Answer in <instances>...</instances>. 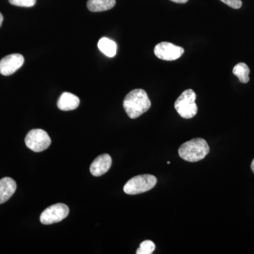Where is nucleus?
<instances>
[{
  "label": "nucleus",
  "instance_id": "aec40b11",
  "mask_svg": "<svg viewBox=\"0 0 254 254\" xmlns=\"http://www.w3.org/2000/svg\"><path fill=\"white\" fill-rule=\"evenodd\" d=\"M251 168H252V171H253V173H254V159L253 160V161H252V165H251Z\"/></svg>",
  "mask_w": 254,
  "mask_h": 254
},
{
  "label": "nucleus",
  "instance_id": "dca6fc26",
  "mask_svg": "<svg viewBox=\"0 0 254 254\" xmlns=\"http://www.w3.org/2000/svg\"><path fill=\"white\" fill-rule=\"evenodd\" d=\"M10 4L23 7H31L36 3V0H9Z\"/></svg>",
  "mask_w": 254,
  "mask_h": 254
},
{
  "label": "nucleus",
  "instance_id": "7ed1b4c3",
  "mask_svg": "<svg viewBox=\"0 0 254 254\" xmlns=\"http://www.w3.org/2000/svg\"><path fill=\"white\" fill-rule=\"evenodd\" d=\"M195 99L196 94L192 89L186 90L177 98L175 103V108L182 118L188 120L195 116L198 112Z\"/></svg>",
  "mask_w": 254,
  "mask_h": 254
},
{
  "label": "nucleus",
  "instance_id": "9d476101",
  "mask_svg": "<svg viewBox=\"0 0 254 254\" xmlns=\"http://www.w3.org/2000/svg\"><path fill=\"white\" fill-rule=\"evenodd\" d=\"M16 190V183L10 177L0 180V204L5 203L14 195Z\"/></svg>",
  "mask_w": 254,
  "mask_h": 254
},
{
  "label": "nucleus",
  "instance_id": "6e6552de",
  "mask_svg": "<svg viewBox=\"0 0 254 254\" xmlns=\"http://www.w3.org/2000/svg\"><path fill=\"white\" fill-rule=\"evenodd\" d=\"M24 58L20 54H11L2 58L0 61V73L4 76H9L16 72L22 66Z\"/></svg>",
  "mask_w": 254,
  "mask_h": 254
},
{
  "label": "nucleus",
  "instance_id": "a211bd4d",
  "mask_svg": "<svg viewBox=\"0 0 254 254\" xmlns=\"http://www.w3.org/2000/svg\"><path fill=\"white\" fill-rule=\"evenodd\" d=\"M173 2L177 3V4H185L189 0H170Z\"/></svg>",
  "mask_w": 254,
  "mask_h": 254
},
{
  "label": "nucleus",
  "instance_id": "39448f33",
  "mask_svg": "<svg viewBox=\"0 0 254 254\" xmlns=\"http://www.w3.org/2000/svg\"><path fill=\"white\" fill-rule=\"evenodd\" d=\"M25 143L29 149L38 153L49 148L51 138L44 130L36 128L28 132L25 138Z\"/></svg>",
  "mask_w": 254,
  "mask_h": 254
},
{
  "label": "nucleus",
  "instance_id": "f8f14e48",
  "mask_svg": "<svg viewBox=\"0 0 254 254\" xmlns=\"http://www.w3.org/2000/svg\"><path fill=\"white\" fill-rule=\"evenodd\" d=\"M115 4V0H88L87 7L92 12H100L113 9Z\"/></svg>",
  "mask_w": 254,
  "mask_h": 254
},
{
  "label": "nucleus",
  "instance_id": "ddd939ff",
  "mask_svg": "<svg viewBox=\"0 0 254 254\" xmlns=\"http://www.w3.org/2000/svg\"><path fill=\"white\" fill-rule=\"evenodd\" d=\"M98 46L100 51L109 58H113L116 55L118 46L115 42L109 38H101L98 42Z\"/></svg>",
  "mask_w": 254,
  "mask_h": 254
},
{
  "label": "nucleus",
  "instance_id": "0eeeda50",
  "mask_svg": "<svg viewBox=\"0 0 254 254\" xmlns=\"http://www.w3.org/2000/svg\"><path fill=\"white\" fill-rule=\"evenodd\" d=\"M185 53L182 47L175 46L168 42H162L155 47L154 53L159 59L165 61H174L181 58Z\"/></svg>",
  "mask_w": 254,
  "mask_h": 254
},
{
  "label": "nucleus",
  "instance_id": "f3484780",
  "mask_svg": "<svg viewBox=\"0 0 254 254\" xmlns=\"http://www.w3.org/2000/svg\"><path fill=\"white\" fill-rule=\"evenodd\" d=\"M222 2L225 3L227 6L232 8V9H240L242 6V0H220Z\"/></svg>",
  "mask_w": 254,
  "mask_h": 254
},
{
  "label": "nucleus",
  "instance_id": "1a4fd4ad",
  "mask_svg": "<svg viewBox=\"0 0 254 254\" xmlns=\"http://www.w3.org/2000/svg\"><path fill=\"white\" fill-rule=\"evenodd\" d=\"M112 163L113 161L110 155H100L92 163L90 167V171L93 176H101L110 170Z\"/></svg>",
  "mask_w": 254,
  "mask_h": 254
},
{
  "label": "nucleus",
  "instance_id": "f257e3e1",
  "mask_svg": "<svg viewBox=\"0 0 254 254\" xmlns=\"http://www.w3.org/2000/svg\"><path fill=\"white\" fill-rule=\"evenodd\" d=\"M151 106V102L146 92L143 89L130 91L123 102L124 109L131 119H136L146 113Z\"/></svg>",
  "mask_w": 254,
  "mask_h": 254
},
{
  "label": "nucleus",
  "instance_id": "412c9836",
  "mask_svg": "<svg viewBox=\"0 0 254 254\" xmlns=\"http://www.w3.org/2000/svg\"><path fill=\"white\" fill-rule=\"evenodd\" d=\"M168 164H170V161H168V163H167Z\"/></svg>",
  "mask_w": 254,
  "mask_h": 254
},
{
  "label": "nucleus",
  "instance_id": "20e7f679",
  "mask_svg": "<svg viewBox=\"0 0 254 254\" xmlns=\"http://www.w3.org/2000/svg\"><path fill=\"white\" fill-rule=\"evenodd\" d=\"M156 184V177L153 175H138L127 182L124 187V191L128 195L139 194L152 190Z\"/></svg>",
  "mask_w": 254,
  "mask_h": 254
},
{
  "label": "nucleus",
  "instance_id": "f03ea898",
  "mask_svg": "<svg viewBox=\"0 0 254 254\" xmlns=\"http://www.w3.org/2000/svg\"><path fill=\"white\" fill-rule=\"evenodd\" d=\"M210 152V148L205 140L197 138L183 143L179 148L180 158L187 162L194 163L205 158Z\"/></svg>",
  "mask_w": 254,
  "mask_h": 254
},
{
  "label": "nucleus",
  "instance_id": "2eb2a0df",
  "mask_svg": "<svg viewBox=\"0 0 254 254\" xmlns=\"http://www.w3.org/2000/svg\"><path fill=\"white\" fill-rule=\"evenodd\" d=\"M155 250V245L152 241L145 240L140 245L136 251L137 254H151Z\"/></svg>",
  "mask_w": 254,
  "mask_h": 254
},
{
  "label": "nucleus",
  "instance_id": "6ab92c4d",
  "mask_svg": "<svg viewBox=\"0 0 254 254\" xmlns=\"http://www.w3.org/2000/svg\"><path fill=\"white\" fill-rule=\"evenodd\" d=\"M3 19H4V18H3L2 14L0 13V27H1V24H2Z\"/></svg>",
  "mask_w": 254,
  "mask_h": 254
},
{
  "label": "nucleus",
  "instance_id": "4468645a",
  "mask_svg": "<svg viewBox=\"0 0 254 254\" xmlns=\"http://www.w3.org/2000/svg\"><path fill=\"white\" fill-rule=\"evenodd\" d=\"M232 72L238 77L241 83H247L250 81V69L245 63H240L237 64L233 68Z\"/></svg>",
  "mask_w": 254,
  "mask_h": 254
},
{
  "label": "nucleus",
  "instance_id": "9b49d317",
  "mask_svg": "<svg viewBox=\"0 0 254 254\" xmlns=\"http://www.w3.org/2000/svg\"><path fill=\"white\" fill-rule=\"evenodd\" d=\"M80 104V99L72 93L65 92L60 97L58 101V107L63 111H70L78 108Z\"/></svg>",
  "mask_w": 254,
  "mask_h": 254
},
{
  "label": "nucleus",
  "instance_id": "423d86ee",
  "mask_svg": "<svg viewBox=\"0 0 254 254\" xmlns=\"http://www.w3.org/2000/svg\"><path fill=\"white\" fill-rule=\"evenodd\" d=\"M69 209L64 203H57L46 208L41 215V222L43 225H51L61 222L68 216Z\"/></svg>",
  "mask_w": 254,
  "mask_h": 254
}]
</instances>
